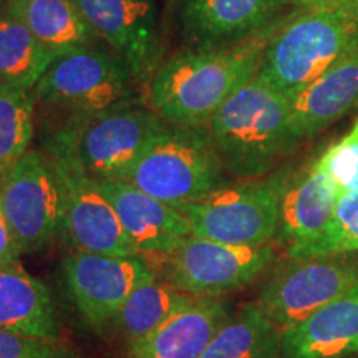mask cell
<instances>
[{"mask_svg":"<svg viewBox=\"0 0 358 358\" xmlns=\"http://www.w3.org/2000/svg\"><path fill=\"white\" fill-rule=\"evenodd\" d=\"M282 22L229 47L194 48L173 57L151 78L150 108L169 124L209 127L224 101L256 77Z\"/></svg>","mask_w":358,"mask_h":358,"instance_id":"obj_1","label":"cell"},{"mask_svg":"<svg viewBox=\"0 0 358 358\" xmlns=\"http://www.w3.org/2000/svg\"><path fill=\"white\" fill-rule=\"evenodd\" d=\"M209 133L227 173L259 179L299 145L287 95L256 75L224 101Z\"/></svg>","mask_w":358,"mask_h":358,"instance_id":"obj_2","label":"cell"},{"mask_svg":"<svg viewBox=\"0 0 358 358\" xmlns=\"http://www.w3.org/2000/svg\"><path fill=\"white\" fill-rule=\"evenodd\" d=\"M357 48V6L297 8L268 40L257 75L292 96Z\"/></svg>","mask_w":358,"mask_h":358,"instance_id":"obj_3","label":"cell"},{"mask_svg":"<svg viewBox=\"0 0 358 358\" xmlns=\"http://www.w3.org/2000/svg\"><path fill=\"white\" fill-rule=\"evenodd\" d=\"M226 173L209 127L166 123L148 143L123 181L178 208L226 185Z\"/></svg>","mask_w":358,"mask_h":358,"instance_id":"obj_4","label":"cell"},{"mask_svg":"<svg viewBox=\"0 0 358 358\" xmlns=\"http://www.w3.org/2000/svg\"><path fill=\"white\" fill-rule=\"evenodd\" d=\"M164 127L153 110L136 105L66 120L53 136L50 155L71 161L95 181H123Z\"/></svg>","mask_w":358,"mask_h":358,"instance_id":"obj_5","label":"cell"},{"mask_svg":"<svg viewBox=\"0 0 358 358\" xmlns=\"http://www.w3.org/2000/svg\"><path fill=\"white\" fill-rule=\"evenodd\" d=\"M128 65L113 52L78 48L58 55L32 90L34 100L66 120L136 105Z\"/></svg>","mask_w":358,"mask_h":358,"instance_id":"obj_6","label":"cell"},{"mask_svg":"<svg viewBox=\"0 0 358 358\" xmlns=\"http://www.w3.org/2000/svg\"><path fill=\"white\" fill-rule=\"evenodd\" d=\"M287 173L221 186L206 198L178 206L194 236L231 245H266L279 229Z\"/></svg>","mask_w":358,"mask_h":358,"instance_id":"obj_7","label":"cell"},{"mask_svg":"<svg viewBox=\"0 0 358 358\" xmlns=\"http://www.w3.org/2000/svg\"><path fill=\"white\" fill-rule=\"evenodd\" d=\"M0 203L22 254H32L62 236L64 196L48 156L29 150L0 179Z\"/></svg>","mask_w":358,"mask_h":358,"instance_id":"obj_8","label":"cell"},{"mask_svg":"<svg viewBox=\"0 0 358 358\" xmlns=\"http://www.w3.org/2000/svg\"><path fill=\"white\" fill-rule=\"evenodd\" d=\"M355 284H358V259L352 254L289 257L266 282L257 303L284 332Z\"/></svg>","mask_w":358,"mask_h":358,"instance_id":"obj_9","label":"cell"},{"mask_svg":"<svg viewBox=\"0 0 358 358\" xmlns=\"http://www.w3.org/2000/svg\"><path fill=\"white\" fill-rule=\"evenodd\" d=\"M274 261L266 245H231L189 236L164 257L163 279L192 297H221L252 282Z\"/></svg>","mask_w":358,"mask_h":358,"instance_id":"obj_10","label":"cell"},{"mask_svg":"<svg viewBox=\"0 0 358 358\" xmlns=\"http://www.w3.org/2000/svg\"><path fill=\"white\" fill-rule=\"evenodd\" d=\"M80 15L115 55L128 65L138 85L151 82L163 62L156 0H71Z\"/></svg>","mask_w":358,"mask_h":358,"instance_id":"obj_11","label":"cell"},{"mask_svg":"<svg viewBox=\"0 0 358 358\" xmlns=\"http://www.w3.org/2000/svg\"><path fill=\"white\" fill-rule=\"evenodd\" d=\"M64 277L85 322L105 329L133 290L156 277V271L141 254L108 256L73 250L64 261Z\"/></svg>","mask_w":358,"mask_h":358,"instance_id":"obj_12","label":"cell"},{"mask_svg":"<svg viewBox=\"0 0 358 358\" xmlns=\"http://www.w3.org/2000/svg\"><path fill=\"white\" fill-rule=\"evenodd\" d=\"M48 158L55 166L64 196L62 237L71 249L108 256H136L115 208L95 179L69 159L55 155H48Z\"/></svg>","mask_w":358,"mask_h":358,"instance_id":"obj_13","label":"cell"},{"mask_svg":"<svg viewBox=\"0 0 358 358\" xmlns=\"http://www.w3.org/2000/svg\"><path fill=\"white\" fill-rule=\"evenodd\" d=\"M295 0H181L179 20L194 48L244 42L287 19Z\"/></svg>","mask_w":358,"mask_h":358,"instance_id":"obj_14","label":"cell"},{"mask_svg":"<svg viewBox=\"0 0 358 358\" xmlns=\"http://www.w3.org/2000/svg\"><path fill=\"white\" fill-rule=\"evenodd\" d=\"M96 182L141 256L166 257L192 236L189 221L176 206L163 203L127 181Z\"/></svg>","mask_w":358,"mask_h":358,"instance_id":"obj_15","label":"cell"},{"mask_svg":"<svg viewBox=\"0 0 358 358\" xmlns=\"http://www.w3.org/2000/svg\"><path fill=\"white\" fill-rule=\"evenodd\" d=\"M358 352V284L284 330V358H347Z\"/></svg>","mask_w":358,"mask_h":358,"instance_id":"obj_16","label":"cell"},{"mask_svg":"<svg viewBox=\"0 0 358 358\" xmlns=\"http://www.w3.org/2000/svg\"><path fill=\"white\" fill-rule=\"evenodd\" d=\"M289 100L299 143L347 116L358 106V48Z\"/></svg>","mask_w":358,"mask_h":358,"instance_id":"obj_17","label":"cell"},{"mask_svg":"<svg viewBox=\"0 0 358 358\" xmlns=\"http://www.w3.org/2000/svg\"><path fill=\"white\" fill-rule=\"evenodd\" d=\"M229 317L221 297H198L128 347L127 358H201Z\"/></svg>","mask_w":358,"mask_h":358,"instance_id":"obj_18","label":"cell"},{"mask_svg":"<svg viewBox=\"0 0 358 358\" xmlns=\"http://www.w3.org/2000/svg\"><path fill=\"white\" fill-rule=\"evenodd\" d=\"M340 194L330 178L313 161L306 173L289 178L280 199L279 234L287 249L319 237L332 219Z\"/></svg>","mask_w":358,"mask_h":358,"instance_id":"obj_19","label":"cell"},{"mask_svg":"<svg viewBox=\"0 0 358 358\" xmlns=\"http://www.w3.org/2000/svg\"><path fill=\"white\" fill-rule=\"evenodd\" d=\"M0 329L62 340L50 290L19 261L0 266Z\"/></svg>","mask_w":358,"mask_h":358,"instance_id":"obj_20","label":"cell"},{"mask_svg":"<svg viewBox=\"0 0 358 358\" xmlns=\"http://www.w3.org/2000/svg\"><path fill=\"white\" fill-rule=\"evenodd\" d=\"M7 13L55 57L98 43L71 0H8Z\"/></svg>","mask_w":358,"mask_h":358,"instance_id":"obj_21","label":"cell"},{"mask_svg":"<svg viewBox=\"0 0 358 358\" xmlns=\"http://www.w3.org/2000/svg\"><path fill=\"white\" fill-rule=\"evenodd\" d=\"M282 335L259 303H245L227 317L201 358H277Z\"/></svg>","mask_w":358,"mask_h":358,"instance_id":"obj_22","label":"cell"},{"mask_svg":"<svg viewBox=\"0 0 358 358\" xmlns=\"http://www.w3.org/2000/svg\"><path fill=\"white\" fill-rule=\"evenodd\" d=\"M198 297L181 292L163 277L156 275L133 290L110 325L129 347L155 332L169 317L189 306Z\"/></svg>","mask_w":358,"mask_h":358,"instance_id":"obj_23","label":"cell"},{"mask_svg":"<svg viewBox=\"0 0 358 358\" xmlns=\"http://www.w3.org/2000/svg\"><path fill=\"white\" fill-rule=\"evenodd\" d=\"M55 55L10 15H0V87L32 92Z\"/></svg>","mask_w":358,"mask_h":358,"instance_id":"obj_24","label":"cell"},{"mask_svg":"<svg viewBox=\"0 0 358 358\" xmlns=\"http://www.w3.org/2000/svg\"><path fill=\"white\" fill-rule=\"evenodd\" d=\"M34 122L32 93L0 87V178L30 150Z\"/></svg>","mask_w":358,"mask_h":358,"instance_id":"obj_25","label":"cell"},{"mask_svg":"<svg viewBox=\"0 0 358 358\" xmlns=\"http://www.w3.org/2000/svg\"><path fill=\"white\" fill-rule=\"evenodd\" d=\"M358 252V191L340 196L324 232L310 243L287 249L289 257L307 259Z\"/></svg>","mask_w":358,"mask_h":358,"instance_id":"obj_26","label":"cell"},{"mask_svg":"<svg viewBox=\"0 0 358 358\" xmlns=\"http://www.w3.org/2000/svg\"><path fill=\"white\" fill-rule=\"evenodd\" d=\"M340 196L358 191V118L345 136L330 145L315 159Z\"/></svg>","mask_w":358,"mask_h":358,"instance_id":"obj_27","label":"cell"},{"mask_svg":"<svg viewBox=\"0 0 358 358\" xmlns=\"http://www.w3.org/2000/svg\"><path fill=\"white\" fill-rule=\"evenodd\" d=\"M0 358H80V355L62 340L40 338L0 329Z\"/></svg>","mask_w":358,"mask_h":358,"instance_id":"obj_28","label":"cell"},{"mask_svg":"<svg viewBox=\"0 0 358 358\" xmlns=\"http://www.w3.org/2000/svg\"><path fill=\"white\" fill-rule=\"evenodd\" d=\"M20 254V245L17 244L15 237L12 234V229L10 226H8L6 214H3L2 203H0V266H2V264L17 262L19 261Z\"/></svg>","mask_w":358,"mask_h":358,"instance_id":"obj_29","label":"cell"},{"mask_svg":"<svg viewBox=\"0 0 358 358\" xmlns=\"http://www.w3.org/2000/svg\"><path fill=\"white\" fill-rule=\"evenodd\" d=\"M299 8H322V7H343L357 6L358 0H295Z\"/></svg>","mask_w":358,"mask_h":358,"instance_id":"obj_30","label":"cell"}]
</instances>
